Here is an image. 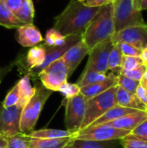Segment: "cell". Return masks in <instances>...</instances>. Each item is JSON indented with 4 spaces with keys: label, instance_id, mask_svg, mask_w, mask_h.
Listing matches in <instances>:
<instances>
[{
    "label": "cell",
    "instance_id": "7",
    "mask_svg": "<svg viewBox=\"0 0 147 148\" xmlns=\"http://www.w3.org/2000/svg\"><path fill=\"white\" fill-rule=\"evenodd\" d=\"M87 101L80 93L78 95L65 99V126L74 137L81 131L85 117Z\"/></svg>",
    "mask_w": 147,
    "mask_h": 148
},
{
    "label": "cell",
    "instance_id": "27",
    "mask_svg": "<svg viewBox=\"0 0 147 148\" xmlns=\"http://www.w3.org/2000/svg\"><path fill=\"white\" fill-rule=\"evenodd\" d=\"M107 74L100 73L97 71H92V70H88V71L84 70L81 76L80 77V80L77 82V85L80 88H82L88 85L102 82L105 79H107Z\"/></svg>",
    "mask_w": 147,
    "mask_h": 148
},
{
    "label": "cell",
    "instance_id": "40",
    "mask_svg": "<svg viewBox=\"0 0 147 148\" xmlns=\"http://www.w3.org/2000/svg\"><path fill=\"white\" fill-rule=\"evenodd\" d=\"M112 2H113V0H84L82 3L89 7H101Z\"/></svg>",
    "mask_w": 147,
    "mask_h": 148
},
{
    "label": "cell",
    "instance_id": "22",
    "mask_svg": "<svg viewBox=\"0 0 147 148\" xmlns=\"http://www.w3.org/2000/svg\"><path fill=\"white\" fill-rule=\"evenodd\" d=\"M73 137L56 139L30 138L29 148H62Z\"/></svg>",
    "mask_w": 147,
    "mask_h": 148
},
{
    "label": "cell",
    "instance_id": "21",
    "mask_svg": "<svg viewBox=\"0 0 147 148\" xmlns=\"http://www.w3.org/2000/svg\"><path fill=\"white\" fill-rule=\"evenodd\" d=\"M18 91H19V103L23 107L26 105V103L31 99L36 91V87H33L30 82V76L29 75H23L17 82Z\"/></svg>",
    "mask_w": 147,
    "mask_h": 148
},
{
    "label": "cell",
    "instance_id": "9",
    "mask_svg": "<svg viewBox=\"0 0 147 148\" xmlns=\"http://www.w3.org/2000/svg\"><path fill=\"white\" fill-rule=\"evenodd\" d=\"M113 46V42L110 38L92 48L88 53V61L84 70H92L107 74L108 71V57Z\"/></svg>",
    "mask_w": 147,
    "mask_h": 148
},
{
    "label": "cell",
    "instance_id": "38",
    "mask_svg": "<svg viewBox=\"0 0 147 148\" xmlns=\"http://www.w3.org/2000/svg\"><path fill=\"white\" fill-rule=\"evenodd\" d=\"M18 63V61L17 60H15L13 62H11L10 63L5 65V66H3V67H0V84L2 83L3 80L5 78V76L13 69V68L17 65Z\"/></svg>",
    "mask_w": 147,
    "mask_h": 148
},
{
    "label": "cell",
    "instance_id": "26",
    "mask_svg": "<svg viewBox=\"0 0 147 148\" xmlns=\"http://www.w3.org/2000/svg\"><path fill=\"white\" fill-rule=\"evenodd\" d=\"M16 16L23 23H33L35 16V8L32 0H25L22 7L15 13Z\"/></svg>",
    "mask_w": 147,
    "mask_h": 148
},
{
    "label": "cell",
    "instance_id": "16",
    "mask_svg": "<svg viewBox=\"0 0 147 148\" xmlns=\"http://www.w3.org/2000/svg\"><path fill=\"white\" fill-rule=\"evenodd\" d=\"M147 119V111H136L134 113L124 115L114 121L104 123L102 125L109 126L117 129L132 131L140 122Z\"/></svg>",
    "mask_w": 147,
    "mask_h": 148
},
{
    "label": "cell",
    "instance_id": "29",
    "mask_svg": "<svg viewBox=\"0 0 147 148\" xmlns=\"http://www.w3.org/2000/svg\"><path fill=\"white\" fill-rule=\"evenodd\" d=\"M8 138V148H29L30 137L23 134H18Z\"/></svg>",
    "mask_w": 147,
    "mask_h": 148
},
{
    "label": "cell",
    "instance_id": "4",
    "mask_svg": "<svg viewBox=\"0 0 147 148\" xmlns=\"http://www.w3.org/2000/svg\"><path fill=\"white\" fill-rule=\"evenodd\" d=\"M117 86H114L104 93L94 96L87 101L85 117L81 125V131L88 127L108 109L116 105L115 93Z\"/></svg>",
    "mask_w": 147,
    "mask_h": 148
},
{
    "label": "cell",
    "instance_id": "12",
    "mask_svg": "<svg viewBox=\"0 0 147 148\" xmlns=\"http://www.w3.org/2000/svg\"><path fill=\"white\" fill-rule=\"evenodd\" d=\"M81 40V35H72V36H67L66 42L63 45H62V46H59V47H47V46H45L43 44L45 49H46V57H45V60H44L42 65L37 70H36L34 73L29 75V76H37L38 73L42 69H44L46 66H48L52 62H54V61L62 57L63 55L71 47H73L77 42H79Z\"/></svg>",
    "mask_w": 147,
    "mask_h": 148
},
{
    "label": "cell",
    "instance_id": "14",
    "mask_svg": "<svg viewBox=\"0 0 147 148\" xmlns=\"http://www.w3.org/2000/svg\"><path fill=\"white\" fill-rule=\"evenodd\" d=\"M16 38L19 44L25 48H32L43 41L40 30L33 23H27L19 27Z\"/></svg>",
    "mask_w": 147,
    "mask_h": 148
},
{
    "label": "cell",
    "instance_id": "1",
    "mask_svg": "<svg viewBox=\"0 0 147 148\" xmlns=\"http://www.w3.org/2000/svg\"><path fill=\"white\" fill-rule=\"evenodd\" d=\"M100 7H89L78 0H70L55 19L54 29L64 36L81 35Z\"/></svg>",
    "mask_w": 147,
    "mask_h": 148
},
{
    "label": "cell",
    "instance_id": "33",
    "mask_svg": "<svg viewBox=\"0 0 147 148\" xmlns=\"http://www.w3.org/2000/svg\"><path fill=\"white\" fill-rule=\"evenodd\" d=\"M19 91H18V87L17 84H16L6 95L3 101L2 102L1 106L3 108H10L12 106H15L19 103Z\"/></svg>",
    "mask_w": 147,
    "mask_h": 148
},
{
    "label": "cell",
    "instance_id": "18",
    "mask_svg": "<svg viewBox=\"0 0 147 148\" xmlns=\"http://www.w3.org/2000/svg\"><path fill=\"white\" fill-rule=\"evenodd\" d=\"M46 57V49L44 45H36L32 47L27 53L25 61L28 68V74L31 75L37 70L43 63Z\"/></svg>",
    "mask_w": 147,
    "mask_h": 148
},
{
    "label": "cell",
    "instance_id": "45",
    "mask_svg": "<svg viewBox=\"0 0 147 148\" xmlns=\"http://www.w3.org/2000/svg\"><path fill=\"white\" fill-rule=\"evenodd\" d=\"M139 84H140L145 89H146L147 90V69L146 70V72H145V74L143 75V76H142L140 82H139Z\"/></svg>",
    "mask_w": 147,
    "mask_h": 148
},
{
    "label": "cell",
    "instance_id": "31",
    "mask_svg": "<svg viewBox=\"0 0 147 148\" xmlns=\"http://www.w3.org/2000/svg\"><path fill=\"white\" fill-rule=\"evenodd\" d=\"M139 85V81L130 79L123 75H118V86L124 88L125 90L132 94H135Z\"/></svg>",
    "mask_w": 147,
    "mask_h": 148
},
{
    "label": "cell",
    "instance_id": "41",
    "mask_svg": "<svg viewBox=\"0 0 147 148\" xmlns=\"http://www.w3.org/2000/svg\"><path fill=\"white\" fill-rule=\"evenodd\" d=\"M136 96L139 98V100L140 101H142L146 106L147 107V90L145 89L140 84L139 85L137 90H136V93H135Z\"/></svg>",
    "mask_w": 147,
    "mask_h": 148
},
{
    "label": "cell",
    "instance_id": "10",
    "mask_svg": "<svg viewBox=\"0 0 147 148\" xmlns=\"http://www.w3.org/2000/svg\"><path fill=\"white\" fill-rule=\"evenodd\" d=\"M111 40L113 44L125 42L143 49L147 46V24L131 26L114 32Z\"/></svg>",
    "mask_w": 147,
    "mask_h": 148
},
{
    "label": "cell",
    "instance_id": "36",
    "mask_svg": "<svg viewBox=\"0 0 147 148\" xmlns=\"http://www.w3.org/2000/svg\"><path fill=\"white\" fill-rule=\"evenodd\" d=\"M117 44L122 53L123 56H140L141 49H139L133 45L125 43V42H119V43H114Z\"/></svg>",
    "mask_w": 147,
    "mask_h": 148
},
{
    "label": "cell",
    "instance_id": "44",
    "mask_svg": "<svg viewBox=\"0 0 147 148\" xmlns=\"http://www.w3.org/2000/svg\"><path fill=\"white\" fill-rule=\"evenodd\" d=\"M143 62V63L147 67V46L146 48H144L141 51V54H140V56H139Z\"/></svg>",
    "mask_w": 147,
    "mask_h": 148
},
{
    "label": "cell",
    "instance_id": "23",
    "mask_svg": "<svg viewBox=\"0 0 147 148\" xmlns=\"http://www.w3.org/2000/svg\"><path fill=\"white\" fill-rule=\"evenodd\" d=\"M29 136L30 138H36V139H56V138H67V137H73V134L68 132V130H60V129H40V130H34L32 131Z\"/></svg>",
    "mask_w": 147,
    "mask_h": 148
},
{
    "label": "cell",
    "instance_id": "3",
    "mask_svg": "<svg viewBox=\"0 0 147 148\" xmlns=\"http://www.w3.org/2000/svg\"><path fill=\"white\" fill-rule=\"evenodd\" d=\"M51 95L52 91L45 88L42 85L36 87L34 95L22 110L20 119V131L22 134L29 135L34 131L42 110Z\"/></svg>",
    "mask_w": 147,
    "mask_h": 148
},
{
    "label": "cell",
    "instance_id": "15",
    "mask_svg": "<svg viewBox=\"0 0 147 148\" xmlns=\"http://www.w3.org/2000/svg\"><path fill=\"white\" fill-rule=\"evenodd\" d=\"M117 85H118V75L111 72L110 74L107 75V79H105L104 81L81 88V94L83 95L86 101H88Z\"/></svg>",
    "mask_w": 147,
    "mask_h": 148
},
{
    "label": "cell",
    "instance_id": "30",
    "mask_svg": "<svg viewBox=\"0 0 147 148\" xmlns=\"http://www.w3.org/2000/svg\"><path fill=\"white\" fill-rule=\"evenodd\" d=\"M120 144L123 148H147V142L132 135L131 134L121 139Z\"/></svg>",
    "mask_w": 147,
    "mask_h": 148
},
{
    "label": "cell",
    "instance_id": "35",
    "mask_svg": "<svg viewBox=\"0 0 147 148\" xmlns=\"http://www.w3.org/2000/svg\"><path fill=\"white\" fill-rule=\"evenodd\" d=\"M146 69V66L145 64H142L139 67H138L133 70H120L119 75H125L130 79L140 82V80H141L143 75L145 74Z\"/></svg>",
    "mask_w": 147,
    "mask_h": 148
},
{
    "label": "cell",
    "instance_id": "34",
    "mask_svg": "<svg viewBox=\"0 0 147 148\" xmlns=\"http://www.w3.org/2000/svg\"><path fill=\"white\" fill-rule=\"evenodd\" d=\"M144 64L139 56H125L122 58V64L120 70H133L140 65Z\"/></svg>",
    "mask_w": 147,
    "mask_h": 148
},
{
    "label": "cell",
    "instance_id": "17",
    "mask_svg": "<svg viewBox=\"0 0 147 148\" xmlns=\"http://www.w3.org/2000/svg\"><path fill=\"white\" fill-rule=\"evenodd\" d=\"M116 105L138 111H147V107L139 100L135 94H132L117 85L115 93Z\"/></svg>",
    "mask_w": 147,
    "mask_h": 148
},
{
    "label": "cell",
    "instance_id": "20",
    "mask_svg": "<svg viewBox=\"0 0 147 148\" xmlns=\"http://www.w3.org/2000/svg\"><path fill=\"white\" fill-rule=\"evenodd\" d=\"M136 111H138V110H134V109H131V108H123V107H120L118 105H115L114 107H113L110 109H108L104 114H102L99 119H97L89 127H94V126H98V125H102L104 123L114 121V120L119 119V118H120V117H122L124 115L134 113Z\"/></svg>",
    "mask_w": 147,
    "mask_h": 148
},
{
    "label": "cell",
    "instance_id": "5",
    "mask_svg": "<svg viewBox=\"0 0 147 148\" xmlns=\"http://www.w3.org/2000/svg\"><path fill=\"white\" fill-rule=\"evenodd\" d=\"M113 4L115 32L145 23L142 11L135 7L133 0H114Z\"/></svg>",
    "mask_w": 147,
    "mask_h": 148
},
{
    "label": "cell",
    "instance_id": "13",
    "mask_svg": "<svg viewBox=\"0 0 147 148\" xmlns=\"http://www.w3.org/2000/svg\"><path fill=\"white\" fill-rule=\"evenodd\" d=\"M90 49L84 43L82 40L71 47L62 56V59L66 64L68 69V77L73 75L83 58L88 55Z\"/></svg>",
    "mask_w": 147,
    "mask_h": 148
},
{
    "label": "cell",
    "instance_id": "46",
    "mask_svg": "<svg viewBox=\"0 0 147 148\" xmlns=\"http://www.w3.org/2000/svg\"><path fill=\"white\" fill-rule=\"evenodd\" d=\"M62 148H74V145H73V138L63 147Z\"/></svg>",
    "mask_w": 147,
    "mask_h": 148
},
{
    "label": "cell",
    "instance_id": "28",
    "mask_svg": "<svg viewBox=\"0 0 147 148\" xmlns=\"http://www.w3.org/2000/svg\"><path fill=\"white\" fill-rule=\"evenodd\" d=\"M44 41V45L47 47H59L66 42L67 36L62 35L55 29L51 28L47 31Z\"/></svg>",
    "mask_w": 147,
    "mask_h": 148
},
{
    "label": "cell",
    "instance_id": "8",
    "mask_svg": "<svg viewBox=\"0 0 147 148\" xmlns=\"http://www.w3.org/2000/svg\"><path fill=\"white\" fill-rule=\"evenodd\" d=\"M131 132L127 130L117 129L106 125H98L87 127L80 131L74 138L84 140L108 141L120 140L129 134Z\"/></svg>",
    "mask_w": 147,
    "mask_h": 148
},
{
    "label": "cell",
    "instance_id": "6",
    "mask_svg": "<svg viewBox=\"0 0 147 148\" xmlns=\"http://www.w3.org/2000/svg\"><path fill=\"white\" fill-rule=\"evenodd\" d=\"M42 85L52 91L58 92L61 87L68 82V75L66 64L62 57L52 62L37 75Z\"/></svg>",
    "mask_w": 147,
    "mask_h": 148
},
{
    "label": "cell",
    "instance_id": "43",
    "mask_svg": "<svg viewBox=\"0 0 147 148\" xmlns=\"http://www.w3.org/2000/svg\"><path fill=\"white\" fill-rule=\"evenodd\" d=\"M0 148H8V138L0 134Z\"/></svg>",
    "mask_w": 147,
    "mask_h": 148
},
{
    "label": "cell",
    "instance_id": "47",
    "mask_svg": "<svg viewBox=\"0 0 147 148\" xmlns=\"http://www.w3.org/2000/svg\"><path fill=\"white\" fill-rule=\"evenodd\" d=\"M78 1H80V2H83L84 0H78Z\"/></svg>",
    "mask_w": 147,
    "mask_h": 148
},
{
    "label": "cell",
    "instance_id": "11",
    "mask_svg": "<svg viewBox=\"0 0 147 148\" xmlns=\"http://www.w3.org/2000/svg\"><path fill=\"white\" fill-rule=\"evenodd\" d=\"M23 108L20 104L10 108L0 106V134L6 137L21 134L20 119Z\"/></svg>",
    "mask_w": 147,
    "mask_h": 148
},
{
    "label": "cell",
    "instance_id": "2",
    "mask_svg": "<svg viewBox=\"0 0 147 148\" xmlns=\"http://www.w3.org/2000/svg\"><path fill=\"white\" fill-rule=\"evenodd\" d=\"M115 32L113 2L100 7L98 12L81 34V40L91 49L95 45L110 39Z\"/></svg>",
    "mask_w": 147,
    "mask_h": 148
},
{
    "label": "cell",
    "instance_id": "39",
    "mask_svg": "<svg viewBox=\"0 0 147 148\" xmlns=\"http://www.w3.org/2000/svg\"><path fill=\"white\" fill-rule=\"evenodd\" d=\"M25 0H4L7 7L15 14L23 4Z\"/></svg>",
    "mask_w": 147,
    "mask_h": 148
},
{
    "label": "cell",
    "instance_id": "19",
    "mask_svg": "<svg viewBox=\"0 0 147 148\" xmlns=\"http://www.w3.org/2000/svg\"><path fill=\"white\" fill-rule=\"evenodd\" d=\"M23 23L7 7L4 0H0V25L7 29H18Z\"/></svg>",
    "mask_w": 147,
    "mask_h": 148
},
{
    "label": "cell",
    "instance_id": "25",
    "mask_svg": "<svg viewBox=\"0 0 147 148\" xmlns=\"http://www.w3.org/2000/svg\"><path fill=\"white\" fill-rule=\"evenodd\" d=\"M123 55L117 44H113L108 57L107 62V69L108 71H112L113 73L119 75L120 70L121 69Z\"/></svg>",
    "mask_w": 147,
    "mask_h": 148
},
{
    "label": "cell",
    "instance_id": "37",
    "mask_svg": "<svg viewBox=\"0 0 147 148\" xmlns=\"http://www.w3.org/2000/svg\"><path fill=\"white\" fill-rule=\"evenodd\" d=\"M130 134L147 142V119L140 122L134 129L131 131Z\"/></svg>",
    "mask_w": 147,
    "mask_h": 148
},
{
    "label": "cell",
    "instance_id": "24",
    "mask_svg": "<svg viewBox=\"0 0 147 148\" xmlns=\"http://www.w3.org/2000/svg\"><path fill=\"white\" fill-rule=\"evenodd\" d=\"M120 142V140L108 141H96V140H84L73 138L74 148H117Z\"/></svg>",
    "mask_w": 147,
    "mask_h": 148
},
{
    "label": "cell",
    "instance_id": "42",
    "mask_svg": "<svg viewBox=\"0 0 147 148\" xmlns=\"http://www.w3.org/2000/svg\"><path fill=\"white\" fill-rule=\"evenodd\" d=\"M133 1H134L135 7L139 10L142 11L147 10V0H133Z\"/></svg>",
    "mask_w": 147,
    "mask_h": 148
},
{
    "label": "cell",
    "instance_id": "32",
    "mask_svg": "<svg viewBox=\"0 0 147 148\" xmlns=\"http://www.w3.org/2000/svg\"><path fill=\"white\" fill-rule=\"evenodd\" d=\"M58 92H60L65 99H70L81 93V88L77 85V83H71L67 82L61 87Z\"/></svg>",
    "mask_w": 147,
    "mask_h": 148
}]
</instances>
